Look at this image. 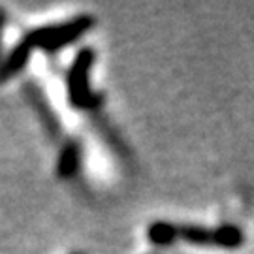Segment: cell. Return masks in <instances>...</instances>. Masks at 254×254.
Returning <instances> with one entry per match:
<instances>
[{"instance_id":"1","label":"cell","mask_w":254,"mask_h":254,"mask_svg":"<svg viewBox=\"0 0 254 254\" xmlns=\"http://www.w3.org/2000/svg\"><path fill=\"white\" fill-rule=\"evenodd\" d=\"M96 19L85 13V15H77V17L64 21L59 25H47V27H40L30 30L27 38L32 42L34 49H44V51H59L64 46L72 44L75 40H79L83 34H87L92 27H94Z\"/></svg>"},{"instance_id":"2","label":"cell","mask_w":254,"mask_h":254,"mask_svg":"<svg viewBox=\"0 0 254 254\" xmlns=\"http://www.w3.org/2000/svg\"><path fill=\"white\" fill-rule=\"evenodd\" d=\"M96 61V53L91 47H83L75 55L66 77L68 100L75 109H91L96 106L98 96L91 89V70Z\"/></svg>"},{"instance_id":"3","label":"cell","mask_w":254,"mask_h":254,"mask_svg":"<svg viewBox=\"0 0 254 254\" xmlns=\"http://www.w3.org/2000/svg\"><path fill=\"white\" fill-rule=\"evenodd\" d=\"M179 239L198 247H220V249H239L245 241L243 232L237 226L224 224L218 228L179 226Z\"/></svg>"},{"instance_id":"4","label":"cell","mask_w":254,"mask_h":254,"mask_svg":"<svg viewBox=\"0 0 254 254\" xmlns=\"http://www.w3.org/2000/svg\"><path fill=\"white\" fill-rule=\"evenodd\" d=\"M32 51H34V46H32V42L25 36L17 46L9 51L8 59L0 64V83L8 81L13 75H17V73L27 66Z\"/></svg>"},{"instance_id":"5","label":"cell","mask_w":254,"mask_h":254,"mask_svg":"<svg viewBox=\"0 0 254 254\" xmlns=\"http://www.w3.org/2000/svg\"><path fill=\"white\" fill-rule=\"evenodd\" d=\"M81 166V147L77 141H68L66 145L63 147V151L59 154V160H57V175L63 177V179H68V177H73L77 170Z\"/></svg>"},{"instance_id":"6","label":"cell","mask_w":254,"mask_h":254,"mask_svg":"<svg viewBox=\"0 0 254 254\" xmlns=\"http://www.w3.org/2000/svg\"><path fill=\"white\" fill-rule=\"evenodd\" d=\"M147 237L154 245H170L173 243V239L179 237V226H175L172 222H164V220H154L147 230Z\"/></svg>"},{"instance_id":"7","label":"cell","mask_w":254,"mask_h":254,"mask_svg":"<svg viewBox=\"0 0 254 254\" xmlns=\"http://www.w3.org/2000/svg\"><path fill=\"white\" fill-rule=\"evenodd\" d=\"M4 23H6V15H4V11L0 9V38H2V28H4Z\"/></svg>"},{"instance_id":"8","label":"cell","mask_w":254,"mask_h":254,"mask_svg":"<svg viewBox=\"0 0 254 254\" xmlns=\"http://www.w3.org/2000/svg\"><path fill=\"white\" fill-rule=\"evenodd\" d=\"M73 254H83V253H73Z\"/></svg>"}]
</instances>
